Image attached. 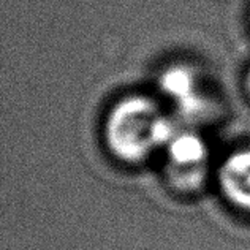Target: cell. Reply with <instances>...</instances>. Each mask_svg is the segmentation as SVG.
<instances>
[{"label":"cell","instance_id":"2","mask_svg":"<svg viewBox=\"0 0 250 250\" xmlns=\"http://www.w3.org/2000/svg\"><path fill=\"white\" fill-rule=\"evenodd\" d=\"M168 176L177 188L195 190L206 176L208 147L193 131H176L167 144Z\"/></svg>","mask_w":250,"mask_h":250},{"label":"cell","instance_id":"4","mask_svg":"<svg viewBox=\"0 0 250 250\" xmlns=\"http://www.w3.org/2000/svg\"><path fill=\"white\" fill-rule=\"evenodd\" d=\"M160 87L168 97L177 103L187 100L196 94L195 90V76L192 70L187 67H169L160 76Z\"/></svg>","mask_w":250,"mask_h":250},{"label":"cell","instance_id":"3","mask_svg":"<svg viewBox=\"0 0 250 250\" xmlns=\"http://www.w3.org/2000/svg\"><path fill=\"white\" fill-rule=\"evenodd\" d=\"M217 181L229 205L250 212V149L227 155L217 171Z\"/></svg>","mask_w":250,"mask_h":250},{"label":"cell","instance_id":"5","mask_svg":"<svg viewBox=\"0 0 250 250\" xmlns=\"http://www.w3.org/2000/svg\"><path fill=\"white\" fill-rule=\"evenodd\" d=\"M247 87H249V92H250V71H249V76H247Z\"/></svg>","mask_w":250,"mask_h":250},{"label":"cell","instance_id":"1","mask_svg":"<svg viewBox=\"0 0 250 250\" xmlns=\"http://www.w3.org/2000/svg\"><path fill=\"white\" fill-rule=\"evenodd\" d=\"M174 122L144 97H128L108 114L104 141L116 159L141 163L159 149H165L176 135Z\"/></svg>","mask_w":250,"mask_h":250}]
</instances>
